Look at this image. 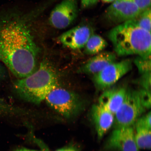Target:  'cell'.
I'll list each match as a JSON object with an SVG mask.
<instances>
[{"label": "cell", "instance_id": "1", "mask_svg": "<svg viewBox=\"0 0 151 151\" xmlns=\"http://www.w3.org/2000/svg\"><path fill=\"white\" fill-rule=\"evenodd\" d=\"M29 15L0 12V62L21 78L36 70L39 48Z\"/></svg>", "mask_w": 151, "mask_h": 151}, {"label": "cell", "instance_id": "2", "mask_svg": "<svg viewBox=\"0 0 151 151\" xmlns=\"http://www.w3.org/2000/svg\"><path fill=\"white\" fill-rule=\"evenodd\" d=\"M108 37L119 55H137L150 58L151 33L139 27L133 20L113 28Z\"/></svg>", "mask_w": 151, "mask_h": 151}, {"label": "cell", "instance_id": "3", "mask_svg": "<svg viewBox=\"0 0 151 151\" xmlns=\"http://www.w3.org/2000/svg\"><path fill=\"white\" fill-rule=\"evenodd\" d=\"M57 75L48 62H41L39 67L28 76L19 78L14 84V90L20 99L28 102L39 104L48 94L58 86Z\"/></svg>", "mask_w": 151, "mask_h": 151}, {"label": "cell", "instance_id": "4", "mask_svg": "<svg viewBox=\"0 0 151 151\" xmlns=\"http://www.w3.org/2000/svg\"><path fill=\"white\" fill-rule=\"evenodd\" d=\"M45 101L56 112L68 118L78 114L84 107V101L78 94L59 86L53 89Z\"/></svg>", "mask_w": 151, "mask_h": 151}, {"label": "cell", "instance_id": "5", "mask_svg": "<svg viewBox=\"0 0 151 151\" xmlns=\"http://www.w3.org/2000/svg\"><path fill=\"white\" fill-rule=\"evenodd\" d=\"M146 109L139 90L127 89L124 101L114 115V128L133 126Z\"/></svg>", "mask_w": 151, "mask_h": 151}, {"label": "cell", "instance_id": "6", "mask_svg": "<svg viewBox=\"0 0 151 151\" xmlns=\"http://www.w3.org/2000/svg\"><path fill=\"white\" fill-rule=\"evenodd\" d=\"M132 67V62L130 60L115 62L94 75V83L97 89L105 90L116 83L131 70Z\"/></svg>", "mask_w": 151, "mask_h": 151}, {"label": "cell", "instance_id": "7", "mask_svg": "<svg viewBox=\"0 0 151 151\" xmlns=\"http://www.w3.org/2000/svg\"><path fill=\"white\" fill-rule=\"evenodd\" d=\"M78 14L77 0H62L51 12L49 23L56 29H65L74 22Z\"/></svg>", "mask_w": 151, "mask_h": 151}, {"label": "cell", "instance_id": "8", "mask_svg": "<svg viewBox=\"0 0 151 151\" xmlns=\"http://www.w3.org/2000/svg\"><path fill=\"white\" fill-rule=\"evenodd\" d=\"M141 12L132 0H114L107 9L106 16L111 22L122 24L134 19Z\"/></svg>", "mask_w": 151, "mask_h": 151}, {"label": "cell", "instance_id": "9", "mask_svg": "<svg viewBox=\"0 0 151 151\" xmlns=\"http://www.w3.org/2000/svg\"><path fill=\"white\" fill-rule=\"evenodd\" d=\"M105 148L118 151H139L133 126L115 129L106 143Z\"/></svg>", "mask_w": 151, "mask_h": 151}, {"label": "cell", "instance_id": "10", "mask_svg": "<svg viewBox=\"0 0 151 151\" xmlns=\"http://www.w3.org/2000/svg\"><path fill=\"white\" fill-rule=\"evenodd\" d=\"M92 34L91 28L86 25H79L65 32L58 37L63 46L72 50L84 48Z\"/></svg>", "mask_w": 151, "mask_h": 151}, {"label": "cell", "instance_id": "11", "mask_svg": "<svg viewBox=\"0 0 151 151\" xmlns=\"http://www.w3.org/2000/svg\"><path fill=\"white\" fill-rule=\"evenodd\" d=\"M91 116L98 137L99 139H101L113 125L114 114L98 104L92 106Z\"/></svg>", "mask_w": 151, "mask_h": 151}, {"label": "cell", "instance_id": "12", "mask_svg": "<svg viewBox=\"0 0 151 151\" xmlns=\"http://www.w3.org/2000/svg\"><path fill=\"white\" fill-rule=\"evenodd\" d=\"M116 55L112 52H104L96 54L78 70V73L82 74L95 75L110 64L116 61Z\"/></svg>", "mask_w": 151, "mask_h": 151}, {"label": "cell", "instance_id": "13", "mask_svg": "<svg viewBox=\"0 0 151 151\" xmlns=\"http://www.w3.org/2000/svg\"><path fill=\"white\" fill-rule=\"evenodd\" d=\"M126 90L123 87L107 88L99 98V104L114 115L124 101Z\"/></svg>", "mask_w": 151, "mask_h": 151}, {"label": "cell", "instance_id": "14", "mask_svg": "<svg viewBox=\"0 0 151 151\" xmlns=\"http://www.w3.org/2000/svg\"><path fill=\"white\" fill-rule=\"evenodd\" d=\"M107 45L106 41L100 36L92 34L84 46L87 54L96 55L101 52Z\"/></svg>", "mask_w": 151, "mask_h": 151}, {"label": "cell", "instance_id": "15", "mask_svg": "<svg viewBox=\"0 0 151 151\" xmlns=\"http://www.w3.org/2000/svg\"><path fill=\"white\" fill-rule=\"evenodd\" d=\"M136 143L139 149L150 150L151 146V129L134 127Z\"/></svg>", "mask_w": 151, "mask_h": 151}, {"label": "cell", "instance_id": "16", "mask_svg": "<svg viewBox=\"0 0 151 151\" xmlns=\"http://www.w3.org/2000/svg\"><path fill=\"white\" fill-rule=\"evenodd\" d=\"M151 9H147L141 13L133 20L139 27L151 33Z\"/></svg>", "mask_w": 151, "mask_h": 151}, {"label": "cell", "instance_id": "17", "mask_svg": "<svg viewBox=\"0 0 151 151\" xmlns=\"http://www.w3.org/2000/svg\"><path fill=\"white\" fill-rule=\"evenodd\" d=\"M141 75L151 73V58L138 56L134 61Z\"/></svg>", "mask_w": 151, "mask_h": 151}, {"label": "cell", "instance_id": "18", "mask_svg": "<svg viewBox=\"0 0 151 151\" xmlns=\"http://www.w3.org/2000/svg\"><path fill=\"white\" fill-rule=\"evenodd\" d=\"M134 127H143L151 129V114L150 112L137 119L134 124Z\"/></svg>", "mask_w": 151, "mask_h": 151}, {"label": "cell", "instance_id": "19", "mask_svg": "<svg viewBox=\"0 0 151 151\" xmlns=\"http://www.w3.org/2000/svg\"><path fill=\"white\" fill-rule=\"evenodd\" d=\"M16 110L14 106L0 98V115L12 114L16 112Z\"/></svg>", "mask_w": 151, "mask_h": 151}, {"label": "cell", "instance_id": "20", "mask_svg": "<svg viewBox=\"0 0 151 151\" xmlns=\"http://www.w3.org/2000/svg\"><path fill=\"white\" fill-rule=\"evenodd\" d=\"M139 84L142 89L151 92V73L141 75Z\"/></svg>", "mask_w": 151, "mask_h": 151}, {"label": "cell", "instance_id": "21", "mask_svg": "<svg viewBox=\"0 0 151 151\" xmlns=\"http://www.w3.org/2000/svg\"><path fill=\"white\" fill-rule=\"evenodd\" d=\"M141 9L142 12L150 8L151 0H132Z\"/></svg>", "mask_w": 151, "mask_h": 151}, {"label": "cell", "instance_id": "22", "mask_svg": "<svg viewBox=\"0 0 151 151\" xmlns=\"http://www.w3.org/2000/svg\"><path fill=\"white\" fill-rule=\"evenodd\" d=\"M99 0H81V5L84 8L91 7L97 3Z\"/></svg>", "mask_w": 151, "mask_h": 151}, {"label": "cell", "instance_id": "23", "mask_svg": "<svg viewBox=\"0 0 151 151\" xmlns=\"http://www.w3.org/2000/svg\"><path fill=\"white\" fill-rule=\"evenodd\" d=\"M7 73L4 66L0 62V81H2L6 78Z\"/></svg>", "mask_w": 151, "mask_h": 151}, {"label": "cell", "instance_id": "24", "mask_svg": "<svg viewBox=\"0 0 151 151\" xmlns=\"http://www.w3.org/2000/svg\"><path fill=\"white\" fill-rule=\"evenodd\" d=\"M56 151H78V150L73 147H69L59 149Z\"/></svg>", "mask_w": 151, "mask_h": 151}, {"label": "cell", "instance_id": "25", "mask_svg": "<svg viewBox=\"0 0 151 151\" xmlns=\"http://www.w3.org/2000/svg\"><path fill=\"white\" fill-rule=\"evenodd\" d=\"M16 151H49L48 150V149L46 148H44V149H43L42 150L40 151H37V150H28V149H21L20 150H17Z\"/></svg>", "mask_w": 151, "mask_h": 151}, {"label": "cell", "instance_id": "26", "mask_svg": "<svg viewBox=\"0 0 151 151\" xmlns=\"http://www.w3.org/2000/svg\"><path fill=\"white\" fill-rule=\"evenodd\" d=\"M104 1L107 3H110L113 2L114 0H103Z\"/></svg>", "mask_w": 151, "mask_h": 151}]
</instances>
